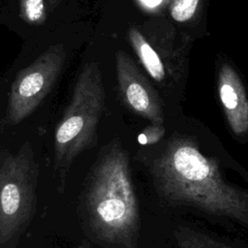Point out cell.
I'll return each instance as SVG.
<instances>
[{"instance_id":"obj_2","label":"cell","mask_w":248,"mask_h":248,"mask_svg":"<svg viewBox=\"0 0 248 248\" xmlns=\"http://www.w3.org/2000/svg\"><path fill=\"white\" fill-rule=\"evenodd\" d=\"M82 219L89 235L106 248H137L139 202L130 159L118 139L103 146L81 194Z\"/></svg>"},{"instance_id":"obj_6","label":"cell","mask_w":248,"mask_h":248,"mask_svg":"<svg viewBox=\"0 0 248 248\" xmlns=\"http://www.w3.org/2000/svg\"><path fill=\"white\" fill-rule=\"evenodd\" d=\"M115 59L118 90L123 104L151 124L164 125L165 113L157 91L127 52L119 49Z\"/></svg>"},{"instance_id":"obj_11","label":"cell","mask_w":248,"mask_h":248,"mask_svg":"<svg viewBox=\"0 0 248 248\" xmlns=\"http://www.w3.org/2000/svg\"><path fill=\"white\" fill-rule=\"evenodd\" d=\"M202 0H170V16L177 22H187L194 18Z\"/></svg>"},{"instance_id":"obj_13","label":"cell","mask_w":248,"mask_h":248,"mask_svg":"<svg viewBox=\"0 0 248 248\" xmlns=\"http://www.w3.org/2000/svg\"><path fill=\"white\" fill-rule=\"evenodd\" d=\"M61 0H46V8L49 12L53 11Z\"/></svg>"},{"instance_id":"obj_1","label":"cell","mask_w":248,"mask_h":248,"mask_svg":"<svg viewBox=\"0 0 248 248\" xmlns=\"http://www.w3.org/2000/svg\"><path fill=\"white\" fill-rule=\"evenodd\" d=\"M148 169L165 202L194 208L248 235V170L227 150L221 147L208 154L197 138L173 135Z\"/></svg>"},{"instance_id":"obj_10","label":"cell","mask_w":248,"mask_h":248,"mask_svg":"<svg viewBox=\"0 0 248 248\" xmlns=\"http://www.w3.org/2000/svg\"><path fill=\"white\" fill-rule=\"evenodd\" d=\"M19 16L30 25L44 24L46 19L45 0H20Z\"/></svg>"},{"instance_id":"obj_8","label":"cell","mask_w":248,"mask_h":248,"mask_svg":"<svg viewBox=\"0 0 248 248\" xmlns=\"http://www.w3.org/2000/svg\"><path fill=\"white\" fill-rule=\"evenodd\" d=\"M128 35L133 49L135 50L148 75L154 80L163 82L166 78L164 63L153 46L136 27H131L129 29Z\"/></svg>"},{"instance_id":"obj_14","label":"cell","mask_w":248,"mask_h":248,"mask_svg":"<svg viewBox=\"0 0 248 248\" xmlns=\"http://www.w3.org/2000/svg\"><path fill=\"white\" fill-rule=\"evenodd\" d=\"M140 1L145 6H148V7H154L162 2V0H140Z\"/></svg>"},{"instance_id":"obj_12","label":"cell","mask_w":248,"mask_h":248,"mask_svg":"<svg viewBox=\"0 0 248 248\" xmlns=\"http://www.w3.org/2000/svg\"><path fill=\"white\" fill-rule=\"evenodd\" d=\"M165 134L164 125H156L151 124L148 125L140 135V140L142 143L146 144H154L158 142Z\"/></svg>"},{"instance_id":"obj_7","label":"cell","mask_w":248,"mask_h":248,"mask_svg":"<svg viewBox=\"0 0 248 248\" xmlns=\"http://www.w3.org/2000/svg\"><path fill=\"white\" fill-rule=\"evenodd\" d=\"M218 97L232 137L240 144L248 143V92L235 69L223 62L217 76Z\"/></svg>"},{"instance_id":"obj_3","label":"cell","mask_w":248,"mask_h":248,"mask_svg":"<svg viewBox=\"0 0 248 248\" xmlns=\"http://www.w3.org/2000/svg\"><path fill=\"white\" fill-rule=\"evenodd\" d=\"M105 108V88L99 65L84 66L54 134L53 170L56 189L65 191L70 169L77 157L96 145L97 130Z\"/></svg>"},{"instance_id":"obj_9","label":"cell","mask_w":248,"mask_h":248,"mask_svg":"<svg viewBox=\"0 0 248 248\" xmlns=\"http://www.w3.org/2000/svg\"><path fill=\"white\" fill-rule=\"evenodd\" d=\"M173 236L180 248H248L245 245H237L203 232L181 226L174 230Z\"/></svg>"},{"instance_id":"obj_5","label":"cell","mask_w":248,"mask_h":248,"mask_svg":"<svg viewBox=\"0 0 248 248\" xmlns=\"http://www.w3.org/2000/svg\"><path fill=\"white\" fill-rule=\"evenodd\" d=\"M66 59L62 44L47 47L14 79L1 120V131L16 126L30 116L51 90Z\"/></svg>"},{"instance_id":"obj_4","label":"cell","mask_w":248,"mask_h":248,"mask_svg":"<svg viewBox=\"0 0 248 248\" xmlns=\"http://www.w3.org/2000/svg\"><path fill=\"white\" fill-rule=\"evenodd\" d=\"M39 167L30 141L0 153V245L12 248L36 211Z\"/></svg>"}]
</instances>
